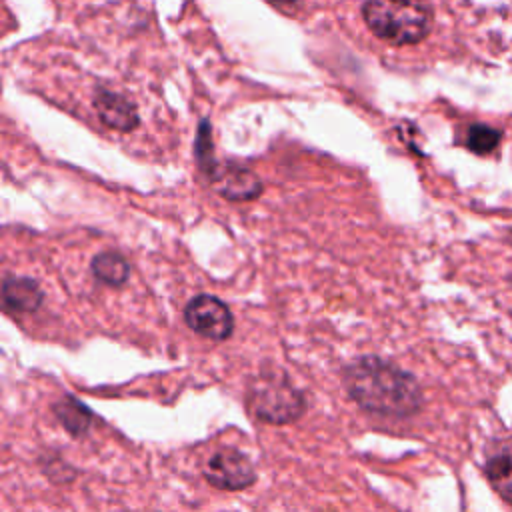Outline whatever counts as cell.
Segmentation results:
<instances>
[{"label":"cell","mask_w":512,"mask_h":512,"mask_svg":"<svg viewBox=\"0 0 512 512\" xmlns=\"http://www.w3.org/2000/svg\"><path fill=\"white\" fill-rule=\"evenodd\" d=\"M342 378L348 396L372 414L406 418L422 406V390L416 378L390 360L378 356L356 358L344 368Z\"/></svg>","instance_id":"obj_1"},{"label":"cell","mask_w":512,"mask_h":512,"mask_svg":"<svg viewBox=\"0 0 512 512\" xmlns=\"http://www.w3.org/2000/svg\"><path fill=\"white\" fill-rule=\"evenodd\" d=\"M362 16L368 30L392 46L418 44L432 28L428 0H366Z\"/></svg>","instance_id":"obj_2"},{"label":"cell","mask_w":512,"mask_h":512,"mask_svg":"<svg viewBox=\"0 0 512 512\" xmlns=\"http://www.w3.org/2000/svg\"><path fill=\"white\" fill-rule=\"evenodd\" d=\"M246 404L252 416L276 426L298 420L306 410L302 390H298L286 374L276 370L260 372L252 378L246 392Z\"/></svg>","instance_id":"obj_3"},{"label":"cell","mask_w":512,"mask_h":512,"mask_svg":"<svg viewBox=\"0 0 512 512\" xmlns=\"http://www.w3.org/2000/svg\"><path fill=\"white\" fill-rule=\"evenodd\" d=\"M184 320L192 332L214 342H224L234 332L230 308L212 294L194 296L184 308Z\"/></svg>","instance_id":"obj_4"},{"label":"cell","mask_w":512,"mask_h":512,"mask_svg":"<svg viewBox=\"0 0 512 512\" xmlns=\"http://www.w3.org/2000/svg\"><path fill=\"white\" fill-rule=\"evenodd\" d=\"M480 30L496 60L512 66V0H474Z\"/></svg>","instance_id":"obj_5"},{"label":"cell","mask_w":512,"mask_h":512,"mask_svg":"<svg viewBox=\"0 0 512 512\" xmlns=\"http://www.w3.org/2000/svg\"><path fill=\"white\" fill-rule=\"evenodd\" d=\"M204 478L220 490H244L256 482V470L244 452L226 446L208 458Z\"/></svg>","instance_id":"obj_6"},{"label":"cell","mask_w":512,"mask_h":512,"mask_svg":"<svg viewBox=\"0 0 512 512\" xmlns=\"http://www.w3.org/2000/svg\"><path fill=\"white\" fill-rule=\"evenodd\" d=\"M44 302V292L34 278L6 276L2 280V308L14 314L36 312Z\"/></svg>","instance_id":"obj_7"},{"label":"cell","mask_w":512,"mask_h":512,"mask_svg":"<svg viewBox=\"0 0 512 512\" xmlns=\"http://www.w3.org/2000/svg\"><path fill=\"white\" fill-rule=\"evenodd\" d=\"M484 470L492 488L512 504V438L494 440L488 446Z\"/></svg>","instance_id":"obj_8"},{"label":"cell","mask_w":512,"mask_h":512,"mask_svg":"<svg viewBox=\"0 0 512 512\" xmlns=\"http://www.w3.org/2000/svg\"><path fill=\"white\" fill-rule=\"evenodd\" d=\"M210 178L218 192L228 200H252L262 192V184L256 174L242 166L214 168Z\"/></svg>","instance_id":"obj_9"},{"label":"cell","mask_w":512,"mask_h":512,"mask_svg":"<svg viewBox=\"0 0 512 512\" xmlns=\"http://www.w3.org/2000/svg\"><path fill=\"white\" fill-rule=\"evenodd\" d=\"M94 106H96L100 120L110 128L130 130L138 124L136 106L128 98H124L112 90H104V88L96 90Z\"/></svg>","instance_id":"obj_10"},{"label":"cell","mask_w":512,"mask_h":512,"mask_svg":"<svg viewBox=\"0 0 512 512\" xmlns=\"http://www.w3.org/2000/svg\"><path fill=\"white\" fill-rule=\"evenodd\" d=\"M90 272L98 282H102L106 286H112V288H120L128 282L130 264L120 252L106 250V252H100L92 258Z\"/></svg>","instance_id":"obj_11"},{"label":"cell","mask_w":512,"mask_h":512,"mask_svg":"<svg viewBox=\"0 0 512 512\" xmlns=\"http://www.w3.org/2000/svg\"><path fill=\"white\" fill-rule=\"evenodd\" d=\"M52 410L62 428L76 438L84 436L92 426V412L74 396H62L58 402H54Z\"/></svg>","instance_id":"obj_12"},{"label":"cell","mask_w":512,"mask_h":512,"mask_svg":"<svg viewBox=\"0 0 512 512\" xmlns=\"http://www.w3.org/2000/svg\"><path fill=\"white\" fill-rule=\"evenodd\" d=\"M494 144V136H490L488 130H474V134L470 136V146L476 152H484Z\"/></svg>","instance_id":"obj_13"}]
</instances>
